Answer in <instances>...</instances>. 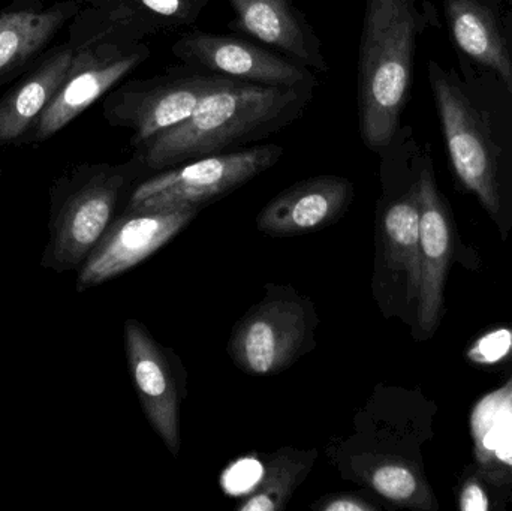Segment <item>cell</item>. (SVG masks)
<instances>
[{"label":"cell","instance_id":"obj_1","mask_svg":"<svg viewBox=\"0 0 512 511\" xmlns=\"http://www.w3.org/2000/svg\"><path fill=\"white\" fill-rule=\"evenodd\" d=\"M315 87L233 80L207 95L189 119L135 149L141 167L164 171L264 140L300 119Z\"/></svg>","mask_w":512,"mask_h":511},{"label":"cell","instance_id":"obj_2","mask_svg":"<svg viewBox=\"0 0 512 511\" xmlns=\"http://www.w3.org/2000/svg\"><path fill=\"white\" fill-rule=\"evenodd\" d=\"M417 0H366L358 54V119L364 146L384 153L399 132L421 30Z\"/></svg>","mask_w":512,"mask_h":511},{"label":"cell","instance_id":"obj_3","mask_svg":"<svg viewBox=\"0 0 512 511\" xmlns=\"http://www.w3.org/2000/svg\"><path fill=\"white\" fill-rule=\"evenodd\" d=\"M138 162L78 165L50 189V240L41 266L57 273L78 272L110 227L120 198Z\"/></svg>","mask_w":512,"mask_h":511},{"label":"cell","instance_id":"obj_4","mask_svg":"<svg viewBox=\"0 0 512 511\" xmlns=\"http://www.w3.org/2000/svg\"><path fill=\"white\" fill-rule=\"evenodd\" d=\"M68 41L75 48L71 68L20 146L44 143L59 134L150 57L146 42L77 18L71 20Z\"/></svg>","mask_w":512,"mask_h":511},{"label":"cell","instance_id":"obj_5","mask_svg":"<svg viewBox=\"0 0 512 511\" xmlns=\"http://www.w3.org/2000/svg\"><path fill=\"white\" fill-rule=\"evenodd\" d=\"M318 324V312L309 297L291 285L265 284L261 302L233 327L228 356L245 374H280L315 350Z\"/></svg>","mask_w":512,"mask_h":511},{"label":"cell","instance_id":"obj_6","mask_svg":"<svg viewBox=\"0 0 512 511\" xmlns=\"http://www.w3.org/2000/svg\"><path fill=\"white\" fill-rule=\"evenodd\" d=\"M233 80L185 65L146 80L117 84L104 96L102 113L108 125L131 129L132 147L138 149L185 122L207 95Z\"/></svg>","mask_w":512,"mask_h":511},{"label":"cell","instance_id":"obj_7","mask_svg":"<svg viewBox=\"0 0 512 511\" xmlns=\"http://www.w3.org/2000/svg\"><path fill=\"white\" fill-rule=\"evenodd\" d=\"M279 144L204 156L161 171L132 191L129 209L206 207L270 170L282 159Z\"/></svg>","mask_w":512,"mask_h":511},{"label":"cell","instance_id":"obj_8","mask_svg":"<svg viewBox=\"0 0 512 511\" xmlns=\"http://www.w3.org/2000/svg\"><path fill=\"white\" fill-rule=\"evenodd\" d=\"M203 207L129 209L113 219L78 269L77 291L98 287L138 266L185 230Z\"/></svg>","mask_w":512,"mask_h":511},{"label":"cell","instance_id":"obj_9","mask_svg":"<svg viewBox=\"0 0 512 511\" xmlns=\"http://www.w3.org/2000/svg\"><path fill=\"white\" fill-rule=\"evenodd\" d=\"M171 51L185 65L234 80L261 86H318L312 69L236 35L191 30L174 42Z\"/></svg>","mask_w":512,"mask_h":511},{"label":"cell","instance_id":"obj_10","mask_svg":"<svg viewBox=\"0 0 512 511\" xmlns=\"http://www.w3.org/2000/svg\"><path fill=\"white\" fill-rule=\"evenodd\" d=\"M429 77L454 170L463 185L495 212L498 209L496 155L487 126L456 81L435 62L429 63Z\"/></svg>","mask_w":512,"mask_h":511},{"label":"cell","instance_id":"obj_11","mask_svg":"<svg viewBox=\"0 0 512 511\" xmlns=\"http://www.w3.org/2000/svg\"><path fill=\"white\" fill-rule=\"evenodd\" d=\"M129 372L147 422L174 458L182 447L180 405L186 381L176 354L159 345L140 321L125 323Z\"/></svg>","mask_w":512,"mask_h":511},{"label":"cell","instance_id":"obj_12","mask_svg":"<svg viewBox=\"0 0 512 511\" xmlns=\"http://www.w3.org/2000/svg\"><path fill=\"white\" fill-rule=\"evenodd\" d=\"M421 279L418 183L405 195L382 201L376 231L373 293L385 315L397 300L418 302Z\"/></svg>","mask_w":512,"mask_h":511},{"label":"cell","instance_id":"obj_13","mask_svg":"<svg viewBox=\"0 0 512 511\" xmlns=\"http://www.w3.org/2000/svg\"><path fill=\"white\" fill-rule=\"evenodd\" d=\"M354 195V183L346 177L324 174L301 180L265 204L256 228L268 237L316 233L339 221Z\"/></svg>","mask_w":512,"mask_h":511},{"label":"cell","instance_id":"obj_14","mask_svg":"<svg viewBox=\"0 0 512 511\" xmlns=\"http://www.w3.org/2000/svg\"><path fill=\"white\" fill-rule=\"evenodd\" d=\"M83 6V0L50 6L42 0H14L5 6L0 11V84L30 71Z\"/></svg>","mask_w":512,"mask_h":511},{"label":"cell","instance_id":"obj_15","mask_svg":"<svg viewBox=\"0 0 512 511\" xmlns=\"http://www.w3.org/2000/svg\"><path fill=\"white\" fill-rule=\"evenodd\" d=\"M236 18L233 32L251 36L313 72L327 74L321 41L294 0H228Z\"/></svg>","mask_w":512,"mask_h":511},{"label":"cell","instance_id":"obj_16","mask_svg":"<svg viewBox=\"0 0 512 511\" xmlns=\"http://www.w3.org/2000/svg\"><path fill=\"white\" fill-rule=\"evenodd\" d=\"M75 48L66 41L51 48L14 86L0 98V147L20 146L24 135L38 122L62 86Z\"/></svg>","mask_w":512,"mask_h":511},{"label":"cell","instance_id":"obj_17","mask_svg":"<svg viewBox=\"0 0 512 511\" xmlns=\"http://www.w3.org/2000/svg\"><path fill=\"white\" fill-rule=\"evenodd\" d=\"M212 0H86L74 18L144 41L194 26Z\"/></svg>","mask_w":512,"mask_h":511},{"label":"cell","instance_id":"obj_18","mask_svg":"<svg viewBox=\"0 0 512 511\" xmlns=\"http://www.w3.org/2000/svg\"><path fill=\"white\" fill-rule=\"evenodd\" d=\"M417 183L421 254L418 320L424 332H433L441 312L442 285L450 251V228L436 191L432 171H421Z\"/></svg>","mask_w":512,"mask_h":511},{"label":"cell","instance_id":"obj_19","mask_svg":"<svg viewBox=\"0 0 512 511\" xmlns=\"http://www.w3.org/2000/svg\"><path fill=\"white\" fill-rule=\"evenodd\" d=\"M447 18L456 44L475 62L501 75L512 93V63L492 12L478 0H447Z\"/></svg>","mask_w":512,"mask_h":511},{"label":"cell","instance_id":"obj_20","mask_svg":"<svg viewBox=\"0 0 512 511\" xmlns=\"http://www.w3.org/2000/svg\"><path fill=\"white\" fill-rule=\"evenodd\" d=\"M316 449L283 447L265 456L255 488L237 504L239 511H282L315 467Z\"/></svg>","mask_w":512,"mask_h":511},{"label":"cell","instance_id":"obj_21","mask_svg":"<svg viewBox=\"0 0 512 511\" xmlns=\"http://www.w3.org/2000/svg\"><path fill=\"white\" fill-rule=\"evenodd\" d=\"M340 474L343 479L369 486L376 494L399 506H418L423 500L420 480L400 459L358 465Z\"/></svg>","mask_w":512,"mask_h":511},{"label":"cell","instance_id":"obj_22","mask_svg":"<svg viewBox=\"0 0 512 511\" xmlns=\"http://www.w3.org/2000/svg\"><path fill=\"white\" fill-rule=\"evenodd\" d=\"M512 351V330L501 329L483 336L469 350L468 357L481 365L501 362Z\"/></svg>","mask_w":512,"mask_h":511},{"label":"cell","instance_id":"obj_23","mask_svg":"<svg viewBox=\"0 0 512 511\" xmlns=\"http://www.w3.org/2000/svg\"><path fill=\"white\" fill-rule=\"evenodd\" d=\"M313 511H376L378 504L355 492L330 494L319 498L310 506Z\"/></svg>","mask_w":512,"mask_h":511},{"label":"cell","instance_id":"obj_24","mask_svg":"<svg viewBox=\"0 0 512 511\" xmlns=\"http://www.w3.org/2000/svg\"><path fill=\"white\" fill-rule=\"evenodd\" d=\"M460 509L463 511H486L489 510V500L483 489L478 485H468L462 492L460 498Z\"/></svg>","mask_w":512,"mask_h":511},{"label":"cell","instance_id":"obj_25","mask_svg":"<svg viewBox=\"0 0 512 511\" xmlns=\"http://www.w3.org/2000/svg\"><path fill=\"white\" fill-rule=\"evenodd\" d=\"M0 174H2V170H0Z\"/></svg>","mask_w":512,"mask_h":511}]
</instances>
